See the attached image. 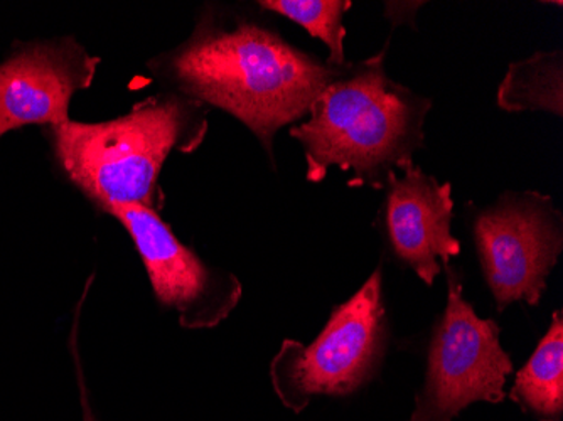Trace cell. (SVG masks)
I'll return each instance as SVG.
<instances>
[{
    "mask_svg": "<svg viewBox=\"0 0 563 421\" xmlns=\"http://www.w3.org/2000/svg\"><path fill=\"white\" fill-rule=\"evenodd\" d=\"M147 66L170 91L239 119L272 157L278 130L303 119L344 65L297 49L271 25L208 5L191 36Z\"/></svg>",
    "mask_w": 563,
    "mask_h": 421,
    "instance_id": "6da1fadb",
    "label": "cell"
},
{
    "mask_svg": "<svg viewBox=\"0 0 563 421\" xmlns=\"http://www.w3.org/2000/svg\"><path fill=\"white\" fill-rule=\"evenodd\" d=\"M385 55L387 47L346 63L312 101L307 122L290 129L302 145L309 182H321L338 167L350 174L353 188L387 189L423 147L432 101L391 80Z\"/></svg>",
    "mask_w": 563,
    "mask_h": 421,
    "instance_id": "7a4b0ae2",
    "label": "cell"
},
{
    "mask_svg": "<svg viewBox=\"0 0 563 421\" xmlns=\"http://www.w3.org/2000/svg\"><path fill=\"white\" fill-rule=\"evenodd\" d=\"M207 134V104L176 91L145 98L119 119L49 126L59 170L103 213L115 206L159 211L167 157L192 154Z\"/></svg>",
    "mask_w": 563,
    "mask_h": 421,
    "instance_id": "3957f363",
    "label": "cell"
},
{
    "mask_svg": "<svg viewBox=\"0 0 563 421\" xmlns=\"http://www.w3.org/2000/svg\"><path fill=\"white\" fill-rule=\"evenodd\" d=\"M382 270L347 302L332 310L311 346L284 341L271 364L277 397L300 413L318 395H350L376 372L385 351Z\"/></svg>",
    "mask_w": 563,
    "mask_h": 421,
    "instance_id": "277c9868",
    "label": "cell"
},
{
    "mask_svg": "<svg viewBox=\"0 0 563 421\" xmlns=\"http://www.w3.org/2000/svg\"><path fill=\"white\" fill-rule=\"evenodd\" d=\"M445 270L448 307L433 332L426 386L408 421H452L476 401L499 403L505 400L506 378L514 373L499 342L501 329L474 312L449 263Z\"/></svg>",
    "mask_w": 563,
    "mask_h": 421,
    "instance_id": "5b68a950",
    "label": "cell"
},
{
    "mask_svg": "<svg viewBox=\"0 0 563 421\" xmlns=\"http://www.w3.org/2000/svg\"><path fill=\"white\" fill-rule=\"evenodd\" d=\"M484 278L498 310L539 306L563 248V218L542 192H505L474 218Z\"/></svg>",
    "mask_w": 563,
    "mask_h": 421,
    "instance_id": "8992f818",
    "label": "cell"
},
{
    "mask_svg": "<svg viewBox=\"0 0 563 421\" xmlns=\"http://www.w3.org/2000/svg\"><path fill=\"white\" fill-rule=\"evenodd\" d=\"M107 214L115 218L141 255L154 296L173 309L185 329H211L239 306L243 287L228 272L208 267L177 240L156 209L115 206Z\"/></svg>",
    "mask_w": 563,
    "mask_h": 421,
    "instance_id": "52a82bcc",
    "label": "cell"
},
{
    "mask_svg": "<svg viewBox=\"0 0 563 421\" xmlns=\"http://www.w3.org/2000/svg\"><path fill=\"white\" fill-rule=\"evenodd\" d=\"M98 66L75 37L15 44L0 63V139L22 126L69 122L71 98L93 85Z\"/></svg>",
    "mask_w": 563,
    "mask_h": 421,
    "instance_id": "ba28073f",
    "label": "cell"
},
{
    "mask_svg": "<svg viewBox=\"0 0 563 421\" xmlns=\"http://www.w3.org/2000/svg\"><path fill=\"white\" fill-rule=\"evenodd\" d=\"M385 201V226L395 255L407 263L427 285L441 275L461 253V242L452 236L451 184H441L416 164L404 176L391 177Z\"/></svg>",
    "mask_w": 563,
    "mask_h": 421,
    "instance_id": "9c48e42d",
    "label": "cell"
},
{
    "mask_svg": "<svg viewBox=\"0 0 563 421\" xmlns=\"http://www.w3.org/2000/svg\"><path fill=\"white\" fill-rule=\"evenodd\" d=\"M511 400L540 421H562L563 319L560 310L553 313L549 332L518 373Z\"/></svg>",
    "mask_w": 563,
    "mask_h": 421,
    "instance_id": "30bf717a",
    "label": "cell"
},
{
    "mask_svg": "<svg viewBox=\"0 0 563 421\" xmlns=\"http://www.w3.org/2000/svg\"><path fill=\"white\" fill-rule=\"evenodd\" d=\"M498 107L505 112L563 113V53L539 51L511 63L498 88Z\"/></svg>",
    "mask_w": 563,
    "mask_h": 421,
    "instance_id": "8fae6325",
    "label": "cell"
},
{
    "mask_svg": "<svg viewBox=\"0 0 563 421\" xmlns=\"http://www.w3.org/2000/svg\"><path fill=\"white\" fill-rule=\"evenodd\" d=\"M265 11L284 15L302 25L312 37L321 40L329 47V65H346L344 58L343 18L351 9L350 0H261Z\"/></svg>",
    "mask_w": 563,
    "mask_h": 421,
    "instance_id": "7c38bea8",
    "label": "cell"
},
{
    "mask_svg": "<svg viewBox=\"0 0 563 421\" xmlns=\"http://www.w3.org/2000/svg\"><path fill=\"white\" fill-rule=\"evenodd\" d=\"M85 401V421H97L95 420L93 413H91V408L88 407L87 398L84 397Z\"/></svg>",
    "mask_w": 563,
    "mask_h": 421,
    "instance_id": "4fadbf2b",
    "label": "cell"
}]
</instances>
